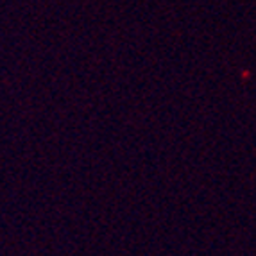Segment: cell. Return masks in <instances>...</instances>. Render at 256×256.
Listing matches in <instances>:
<instances>
[]
</instances>
